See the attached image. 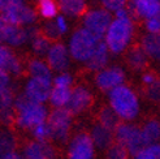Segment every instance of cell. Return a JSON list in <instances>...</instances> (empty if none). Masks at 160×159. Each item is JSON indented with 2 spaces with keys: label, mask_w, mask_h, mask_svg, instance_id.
Instances as JSON below:
<instances>
[{
  "label": "cell",
  "mask_w": 160,
  "mask_h": 159,
  "mask_svg": "<svg viewBox=\"0 0 160 159\" xmlns=\"http://www.w3.org/2000/svg\"><path fill=\"white\" fill-rule=\"evenodd\" d=\"M14 124L21 129H33L38 124L47 120V108L42 103L31 102L25 94H20L14 98Z\"/></svg>",
  "instance_id": "obj_1"
},
{
  "label": "cell",
  "mask_w": 160,
  "mask_h": 159,
  "mask_svg": "<svg viewBox=\"0 0 160 159\" xmlns=\"http://www.w3.org/2000/svg\"><path fill=\"white\" fill-rule=\"evenodd\" d=\"M109 105L115 114L125 121L134 120L139 114V100L132 87L120 85L109 91Z\"/></svg>",
  "instance_id": "obj_2"
},
{
  "label": "cell",
  "mask_w": 160,
  "mask_h": 159,
  "mask_svg": "<svg viewBox=\"0 0 160 159\" xmlns=\"http://www.w3.org/2000/svg\"><path fill=\"white\" fill-rule=\"evenodd\" d=\"M133 31V21L129 16L121 18L116 17V20L111 22L104 35V43L108 47V51H111L112 54H121L122 51H125L132 41Z\"/></svg>",
  "instance_id": "obj_3"
},
{
  "label": "cell",
  "mask_w": 160,
  "mask_h": 159,
  "mask_svg": "<svg viewBox=\"0 0 160 159\" xmlns=\"http://www.w3.org/2000/svg\"><path fill=\"white\" fill-rule=\"evenodd\" d=\"M99 41L85 28L76 30L69 41V55L74 60L86 63L97 49Z\"/></svg>",
  "instance_id": "obj_4"
},
{
  "label": "cell",
  "mask_w": 160,
  "mask_h": 159,
  "mask_svg": "<svg viewBox=\"0 0 160 159\" xmlns=\"http://www.w3.org/2000/svg\"><path fill=\"white\" fill-rule=\"evenodd\" d=\"M115 137L117 140V144L122 145L128 154L135 156L138 153H141L147 145L142 138L141 129L129 123L118 124L115 129Z\"/></svg>",
  "instance_id": "obj_5"
},
{
  "label": "cell",
  "mask_w": 160,
  "mask_h": 159,
  "mask_svg": "<svg viewBox=\"0 0 160 159\" xmlns=\"http://www.w3.org/2000/svg\"><path fill=\"white\" fill-rule=\"evenodd\" d=\"M47 124L51 131V140L65 144L69 138V131L72 125V114L65 108H55L52 112L47 116Z\"/></svg>",
  "instance_id": "obj_6"
},
{
  "label": "cell",
  "mask_w": 160,
  "mask_h": 159,
  "mask_svg": "<svg viewBox=\"0 0 160 159\" xmlns=\"http://www.w3.org/2000/svg\"><path fill=\"white\" fill-rule=\"evenodd\" d=\"M112 22V16L107 9H92L85 13L83 25L85 29L98 39L102 41Z\"/></svg>",
  "instance_id": "obj_7"
},
{
  "label": "cell",
  "mask_w": 160,
  "mask_h": 159,
  "mask_svg": "<svg viewBox=\"0 0 160 159\" xmlns=\"http://www.w3.org/2000/svg\"><path fill=\"white\" fill-rule=\"evenodd\" d=\"M0 20L7 25H31L37 20V13L33 8L28 7L25 3H21L4 12H0Z\"/></svg>",
  "instance_id": "obj_8"
},
{
  "label": "cell",
  "mask_w": 160,
  "mask_h": 159,
  "mask_svg": "<svg viewBox=\"0 0 160 159\" xmlns=\"http://www.w3.org/2000/svg\"><path fill=\"white\" fill-rule=\"evenodd\" d=\"M95 146L90 134L81 132L70 141L68 149V159H94Z\"/></svg>",
  "instance_id": "obj_9"
},
{
  "label": "cell",
  "mask_w": 160,
  "mask_h": 159,
  "mask_svg": "<svg viewBox=\"0 0 160 159\" xmlns=\"http://www.w3.org/2000/svg\"><path fill=\"white\" fill-rule=\"evenodd\" d=\"M125 81V73L120 67L103 68L95 76V84L102 91L109 93L115 87L122 85Z\"/></svg>",
  "instance_id": "obj_10"
},
{
  "label": "cell",
  "mask_w": 160,
  "mask_h": 159,
  "mask_svg": "<svg viewBox=\"0 0 160 159\" xmlns=\"http://www.w3.org/2000/svg\"><path fill=\"white\" fill-rule=\"evenodd\" d=\"M51 89H52V81L31 77L26 82L23 94H25L31 102L42 103L43 105L46 100H48Z\"/></svg>",
  "instance_id": "obj_11"
},
{
  "label": "cell",
  "mask_w": 160,
  "mask_h": 159,
  "mask_svg": "<svg viewBox=\"0 0 160 159\" xmlns=\"http://www.w3.org/2000/svg\"><path fill=\"white\" fill-rule=\"evenodd\" d=\"M47 65L55 72H65L69 67V51L62 43L58 42L51 44L50 50L47 51Z\"/></svg>",
  "instance_id": "obj_12"
},
{
  "label": "cell",
  "mask_w": 160,
  "mask_h": 159,
  "mask_svg": "<svg viewBox=\"0 0 160 159\" xmlns=\"http://www.w3.org/2000/svg\"><path fill=\"white\" fill-rule=\"evenodd\" d=\"M92 102L91 93L85 86H77L70 91V97L65 108L72 115H78L86 111Z\"/></svg>",
  "instance_id": "obj_13"
},
{
  "label": "cell",
  "mask_w": 160,
  "mask_h": 159,
  "mask_svg": "<svg viewBox=\"0 0 160 159\" xmlns=\"http://www.w3.org/2000/svg\"><path fill=\"white\" fill-rule=\"evenodd\" d=\"M23 159H56V149L47 142L30 141L23 147Z\"/></svg>",
  "instance_id": "obj_14"
},
{
  "label": "cell",
  "mask_w": 160,
  "mask_h": 159,
  "mask_svg": "<svg viewBox=\"0 0 160 159\" xmlns=\"http://www.w3.org/2000/svg\"><path fill=\"white\" fill-rule=\"evenodd\" d=\"M0 72L20 76L22 73L21 60L9 47L0 44Z\"/></svg>",
  "instance_id": "obj_15"
},
{
  "label": "cell",
  "mask_w": 160,
  "mask_h": 159,
  "mask_svg": "<svg viewBox=\"0 0 160 159\" xmlns=\"http://www.w3.org/2000/svg\"><path fill=\"white\" fill-rule=\"evenodd\" d=\"M28 41H30L28 28H22V26H17V25H7V23H4L3 42L8 43L9 46H13V47H18V46H22L23 43H26Z\"/></svg>",
  "instance_id": "obj_16"
},
{
  "label": "cell",
  "mask_w": 160,
  "mask_h": 159,
  "mask_svg": "<svg viewBox=\"0 0 160 159\" xmlns=\"http://www.w3.org/2000/svg\"><path fill=\"white\" fill-rule=\"evenodd\" d=\"M109 59V52H108V47L103 41H99L97 49L94 50L92 55L89 58V60L86 61V65L90 70H102L103 68H106L107 63Z\"/></svg>",
  "instance_id": "obj_17"
},
{
  "label": "cell",
  "mask_w": 160,
  "mask_h": 159,
  "mask_svg": "<svg viewBox=\"0 0 160 159\" xmlns=\"http://www.w3.org/2000/svg\"><path fill=\"white\" fill-rule=\"evenodd\" d=\"M91 140L94 146H97L100 150H107L113 144V132L107 129L102 124H95L91 131Z\"/></svg>",
  "instance_id": "obj_18"
},
{
  "label": "cell",
  "mask_w": 160,
  "mask_h": 159,
  "mask_svg": "<svg viewBox=\"0 0 160 159\" xmlns=\"http://www.w3.org/2000/svg\"><path fill=\"white\" fill-rule=\"evenodd\" d=\"M59 9L70 17H79L86 13L87 5L85 0H58Z\"/></svg>",
  "instance_id": "obj_19"
},
{
  "label": "cell",
  "mask_w": 160,
  "mask_h": 159,
  "mask_svg": "<svg viewBox=\"0 0 160 159\" xmlns=\"http://www.w3.org/2000/svg\"><path fill=\"white\" fill-rule=\"evenodd\" d=\"M126 63L135 70H142L147 65V55L142 47L133 46L126 52Z\"/></svg>",
  "instance_id": "obj_20"
},
{
  "label": "cell",
  "mask_w": 160,
  "mask_h": 159,
  "mask_svg": "<svg viewBox=\"0 0 160 159\" xmlns=\"http://www.w3.org/2000/svg\"><path fill=\"white\" fill-rule=\"evenodd\" d=\"M142 49L147 56L160 60V33H148L142 39Z\"/></svg>",
  "instance_id": "obj_21"
},
{
  "label": "cell",
  "mask_w": 160,
  "mask_h": 159,
  "mask_svg": "<svg viewBox=\"0 0 160 159\" xmlns=\"http://www.w3.org/2000/svg\"><path fill=\"white\" fill-rule=\"evenodd\" d=\"M28 72L30 73L31 77L52 81V70L47 65V63L39 60V59H31L28 63Z\"/></svg>",
  "instance_id": "obj_22"
},
{
  "label": "cell",
  "mask_w": 160,
  "mask_h": 159,
  "mask_svg": "<svg viewBox=\"0 0 160 159\" xmlns=\"http://www.w3.org/2000/svg\"><path fill=\"white\" fill-rule=\"evenodd\" d=\"M141 134L146 145L158 144V141L160 140V121L158 120L147 121L141 129Z\"/></svg>",
  "instance_id": "obj_23"
},
{
  "label": "cell",
  "mask_w": 160,
  "mask_h": 159,
  "mask_svg": "<svg viewBox=\"0 0 160 159\" xmlns=\"http://www.w3.org/2000/svg\"><path fill=\"white\" fill-rule=\"evenodd\" d=\"M70 87H59L53 86L51 89L48 100L55 108H61L68 105V100L70 97Z\"/></svg>",
  "instance_id": "obj_24"
},
{
  "label": "cell",
  "mask_w": 160,
  "mask_h": 159,
  "mask_svg": "<svg viewBox=\"0 0 160 159\" xmlns=\"http://www.w3.org/2000/svg\"><path fill=\"white\" fill-rule=\"evenodd\" d=\"M17 142H16V137L9 129H3L0 131V159L4 155L9 154L16 150Z\"/></svg>",
  "instance_id": "obj_25"
},
{
  "label": "cell",
  "mask_w": 160,
  "mask_h": 159,
  "mask_svg": "<svg viewBox=\"0 0 160 159\" xmlns=\"http://www.w3.org/2000/svg\"><path fill=\"white\" fill-rule=\"evenodd\" d=\"M99 124H102L103 126H106L107 129L113 132L116 129V126L120 124L118 116L115 114V111L111 107H104L99 114Z\"/></svg>",
  "instance_id": "obj_26"
},
{
  "label": "cell",
  "mask_w": 160,
  "mask_h": 159,
  "mask_svg": "<svg viewBox=\"0 0 160 159\" xmlns=\"http://www.w3.org/2000/svg\"><path fill=\"white\" fill-rule=\"evenodd\" d=\"M38 12L43 18L51 20L59 12L58 3L56 0H38Z\"/></svg>",
  "instance_id": "obj_27"
},
{
  "label": "cell",
  "mask_w": 160,
  "mask_h": 159,
  "mask_svg": "<svg viewBox=\"0 0 160 159\" xmlns=\"http://www.w3.org/2000/svg\"><path fill=\"white\" fill-rule=\"evenodd\" d=\"M50 47H51V41H50L48 38H46L42 34L41 29H39L38 34L33 39H31V49H33V51L37 55L42 56V55H46L47 54V51L50 50Z\"/></svg>",
  "instance_id": "obj_28"
},
{
  "label": "cell",
  "mask_w": 160,
  "mask_h": 159,
  "mask_svg": "<svg viewBox=\"0 0 160 159\" xmlns=\"http://www.w3.org/2000/svg\"><path fill=\"white\" fill-rule=\"evenodd\" d=\"M14 90L11 86L0 87V110H8L13 107L14 103Z\"/></svg>",
  "instance_id": "obj_29"
},
{
  "label": "cell",
  "mask_w": 160,
  "mask_h": 159,
  "mask_svg": "<svg viewBox=\"0 0 160 159\" xmlns=\"http://www.w3.org/2000/svg\"><path fill=\"white\" fill-rule=\"evenodd\" d=\"M31 133H33V137L35 138V141L47 142L51 140V131H50V126L47 124V121L34 126V128L31 129Z\"/></svg>",
  "instance_id": "obj_30"
},
{
  "label": "cell",
  "mask_w": 160,
  "mask_h": 159,
  "mask_svg": "<svg viewBox=\"0 0 160 159\" xmlns=\"http://www.w3.org/2000/svg\"><path fill=\"white\" fill-rule=\"evenodd\" d=\"M135 159H160V144L147 145L141 153L135 155Z\"/></svg>",
  "instance_id": "obj_31"
},
{
  "label": "cell",
  "mask_w": 160,
  "mask_h": 159,
  "mask_svg": "<svg viewBox=\"0 0 160 159\" xmlns=\"http://www.w3.org/2000/svg\"><path fill=\"white\" fill-rule=\"evenodd\" d=\"M128 151L126 149L120 144H112L107 149V159H128Z\"/></svg>",
  "instance_id": "obj_32"
},
{
  "label": "cell",
  "mask_w": 160,
  "mask_h": 159,
  "mask_svg": "<svg viewBox=\"0 0 160 159\" xmlns=\"http://www.w3.org/2000/svg\"><path fill=\"white\" fill-rule=\"evenodd\" d=\"M41 31H42V34H43L46 38L50 39V41H56V39H59L60 35H61V34L59 33L58 28H56V23H55V22H47Z\"/></svg>",
  "instance_id": "obj_33"
},
{
  "label": "cell",
  "mask_w": 160,
  "mask_h": 159,
  "mask_svg": "<svg viewBox=\"0 0 160 159\" xmlns=\"http://www.w3.org/2000/svg\"><path fill=\"white\" fill-rule=\"evenodd\" d=\"M53 86H59V87H70L72 82H73V78H72V76L67 72H61L59 73L58 76H56L53 80Z\"/></svg>",
  "instance_id": "obj_34"
},
{
  "label": "cell",
  "mask_w": 160,
  "mask_h": 159,
  "mask_svg": "<svg viewBox=\"0 0 160 159\" xmlns=\"http://www.w3.org/2000/svg\"><path fill=\"white\" fill-rule=\"evenodd\" d=\"M147 97L151 100L160 102V78H156L152 84L147 85Z\"/></svg>",
  "instance_id": "obj_35"
},
{
  "label": "cell",
  "mask_w": 160,
  "mask_h": 159,
  "mask_svg": "<svg viewBox=\"0 0 160 159\" xmlns=\"http://www.w3.org/2000/svg\"><path fill=\"white\" fill-rule=\"evenodd\" d=\"M146 29L148 33H160V12L146 20Z\"/></svg>",
  "instance_id": "obj_36"
},
{
  "label": "cell",
  "mask_w": 160,
  "mask_h": 159,
  "mask_svg": "<svg viewBox=\"0 0 160 159\" xmlns=\"http://www.w3.org/2000/svg\"><path fill=\"white\" fill-rule=\"evenodd\" d=\"M100 2L106 7V9L116 12L117 9H121V8L125 7L128 0H100Z\"/></svg>",
  "instance_id": "obj_37"
},
{
  "label": "cell",
  "mask_w": 160,
  "mask_h": 159,
  "mask_svg": "<svg viewBox=\"0 0 160 159\" xmlns=\"http://www.w3.org/2000/svg\"><path fill=\"white\" fill-rule=\"evenodd\" d=\"M56 28H58L59 30V33L62 35V34H65L67 31H68V23H67V20L62 17V16H59V17H56Z\"/></svg>",
  "instance_id": "obj_38"
},
{
  "label": "cell",
  "mask_w": 160,
  "mask_h": 159,
  "mask_svg": "<svg viewBox=\"0 0 160 159\" xmlns=\"http://www.w3.org/2000/svg\"><path fill=\"white\" fill-rule=\"evenodd\" d=\"M21 3H23V0H0V12H4Z\"/></svg>",
  "instance_id": "obj_39"
},
{
  "label": "cell",
  "mask_w": 160,
  "mask_h": 159,
  "mask_svg": "<svg viewBox=\"0 0 160 159\" xmlns=\"http://www.w3.org/2000/svg\"><path fill=\"white\" fill-rule=\"evenodd\" d=\"M156 78H158V77H156L154 73L147 72V73H145V74L142 76V81H143V84H145V85H150V84H152Z\"/></svg>",
  "instance_id": "obj_40"
},
{
  "label": "cell",
  "mask_w": 160,
  "mask_h": 159,
  "mask_svg": "<svg viewBox=\"0 0 160 159\" xmlns=\"http://www.w3.org/2000/svg\"><path fill=\"white\" fill-rule=\"evenodd\" d=\"M9 82H11L9 74L5 73V72H0V87L9 86Z\"/></svg>",
  "instance_id": "obj_41"
},
{
  "label": "cell",
  "mask_w": 160,
  "mask_h": 159,
  "mask_svg": "<svg viewBox=\"0 0 160 159\" xmlns=\"http://www.w3.org/2000/svg\"><path fill=\"white\" fill-rule=\"evenodd\" d=\"M2 159H23L22 158V155H20L18 153H16V151H12V153H9V154H7V155H4Z\"/></svg>",
  "instance_id": "obj_42"
},
{
  "label": "cell",
  "mask_w": 160,
  "mask_h": 159,
  "mask_svg": "<svg viewBox=\"0 0 160 159\" xmlns=\"http://www.w3.org/2000/svg\"><path fill=\"white\" fill-rule=\"evenodd\" d=\"M3 29H4V22L0 20V43L3 42Z\"/></svg>",
  "instance_id": "obj_43"
},
{
  "label": "cell",
  "mask_w": 160,
  "mask_h": 159,
  "mask_svg": "<svg viewBox=\"0 0 160 159\" xmlns=\"http://www.w3.org/2000/svg\"><path fill=\"white\" fill-rule=\"evenodd\" d=\"M152 2H160V0H152Z\"/></svg>",
  "instance_id": "obj_44"
}]
</instances>
